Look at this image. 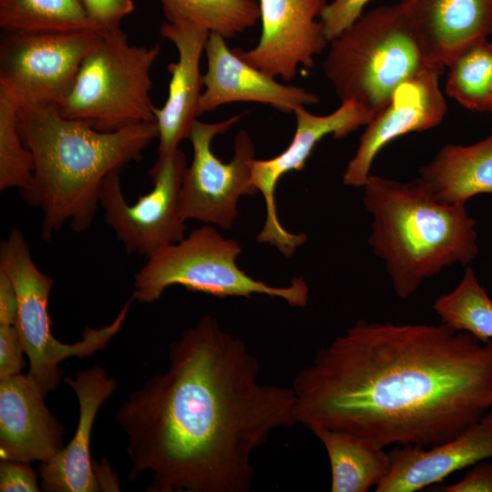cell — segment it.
I'll list each match as a JSON object with an SVG mask.
<instances>
[{
    "mask_svg": "<svg viewBox=\"0 0 492 492\" xmlns=\"http://www.w3.org/2000/svg\"><path fill=\"white\" fill-rule=\"evenodd\" d=\"M0 27L5 32H103L79 0H0Z\"/></svg>",
    "mask_w": 492,
    "mask_h": 492,
    "instance_id": "cell-23",
    "label": "cell"
},
{
    "mask_svg": "<svg viewBox=\"0 0 492 492\" xmlns=\"http://www.w3.org/2000/svg\"><path fill=\"white\" fill-rule=\"evenodd\" d=\"M159 54V45L130 44L122 28L104 32L58 105L60 113L105 132L155 121L150 70Z\"/></svg>",
    "mask_w": 492,
    "mask_h": 492,
    "instance_id": "cell-7",
    "label": "cell"
},
{
    "mask_svg": "<svg viewBox=\"0 0 492 492\" xmlns=\"http://www.w3.org/2000/svg\"><path fill=\"white\" fill-rule=\"evenodd\" d=\"M17 313V299L15 289L0 270V324H15Z\"/></svg>",
    "mask_w": 492,
    "mask_h": 492,
    "instance_id": "cell-33",
    "label": "cell"
},
{
    "mask_svg": "<svg viewBox=\"0 0 492 492\" xmlns=\"http://www.w3.org/2000/svg\"><path fill=\"white\" fill-rule=\"evenodd\" d=\"M436 492H492V463L480 461L458 482L435 487ZM428 490V491H429Z\"/></svg>",
    "mask_w": 492,
    "mask_h": 492,
    "instance_id": "cell-32",
    "label": "cell"
},
{
    "mask_svg": "<svg viewBox=\"0 0 492 492\" xmlns=\"http://www.w3.org/2000/svg\"><path fill=\"white\" fill-rule=\"evenodd\" d=\"M375 492H416L492 457V409L454 437L430 447L398 446Z\"/></svg>",
    "mask_w": 492,
    "mask_h": 492,
    "instance_id": "cell-17",
    "label": "cell"
},
{
    "mask_svg": "<svg viewBox=\"0 0 492 492\" xmlns=\"http://www.w3.org/2000/svg\"><path fill=\"white\" fill-rule=\"evenodd\" d=\"M369 1L333 0L326 4L321 15V21L329 43L362 15L363 10Z\"/></svg>",
    "mask_w": 492,
    "mask_h": 492,
    "instance_id": "cell-28",
    "label": "cell"
},
{
    "mask_svg": "<svg viewBox=\"0 0 492 492\" xmlns=\"http://www.w3.org/2000/svg\"><path fill=\"white\" fill-rule=\"evenodd\" d=\"M64 382L77 398L78 422L70 442L50 460L40 463V487L46 492L100 491L90 456L91 433L97 414L117 389V382L98 364L78 370Z\"/></svg>",
    "mask_w": 492,
    "mask_h": 492,
    "instance_id": "cell-19",
    "label": "cell"
},
{
    "mask_svg": "<svg viewBox=\"0 0 492 492\" xmlns=\"http://www.w3.org/2000/svg\"><path fill=\"white\" fill-rule=\"evenodd\" d=\"M363 188L373 216L368 242L400 299L444 268L466 266L477 255V221L466 205L438 201L422 178L403 182L370 174Z\"/></svg>",
    "mask_w": 492,
    "mask_h": 492,
    "instance_id": "cell-4",
    "label": "cell"
},
{
    "mask_svg": "<svg viewBox=\"0 0 492 492\" xmlns=\"http://www.w3.org/2000/svg\"><path fill=\"white\" fill-rule=\"evenodd\" d=\"M330 44L323 67L336 95L374 115L402 82L427 67L399 4L362 14Z\"/></svg>",
    "mask_w": 492,
    "mask_h": 492,
    "instance_id": "cell-5",
    "label": "cell"
},
{
    "mask_svg": "<svg viewBox=\"0 0 492 492\" xmlns=\"http://www.w3.org/2000/svg\"><path fill=\"white\" fill-rule=\"evenodd\" d=\"M297 424L430 447L492 409V340L360 319L294 376Z\"/></svg>",
    "mask_w": 492,
    "mask_h": 492,
    "instance_id": "cell-2",
    "label": "cell"
},
{
    "mask_svg": "<svg viewBox=\"0 0 492 492\" xmlns=\"http://www.w3.org/2000/svg\"><path fill=\"white\" fill-rule=\"evenodd\" d=\"M19 105L0 91V190L31 185L35 160L26 147L17 126Z\"/></svg>",
    "mask_w": 492,
    "mask_h": 492,
    "instance_id": "cell-27",
    "label": "cell"
},
{
    "mask_svg": "<svg viewBox=\"0 0 492 492\" xmlns=\"http://www.w3.org/2000/svg\"><path fill=\"white\" fill-rule=\"evenodd\" d=\"M168 22L190 21L225 39L253 27L257 0H159Z\"/></svg>",
    "mask_w": 492,
    "mask_h": 492,
    "instance_id": "cell-24",
    "label": "cell"
},
{
    "mask_svg": "<svg viewBox=\"0 0 492 492\" xmlns=\"http://www.w3.org/2000/svg\"><path fill=\"white\" fill-rule=\"evenodd\" d=\"M419 175L442 203L466 205L477 195H492V133L469 146L445 145Z\"/></svg>",
    "mask_w": 492,
    "mask_h": 492,
    "instance_id": "cell-21",
    "label": "cell"
},
{
    "mask_svg": "<svg viewBox=\"0 0 492 492\" xmlns=\"http://www.w3.org/2000/svg\"><path fill=\"white\" fill-rule=\"evenodd\" d=\"M433 309L453 331L471 333L483 343L492 340V301L470 267L453 291L435 301Z\"/></svg>",
    "mask_w": 492,
    "mask_h": 492,
    "instance_id": "cell-25",
    "label": "cell"
},
{
    "mask_svg": "<svg viewBox=\"0 0 492 492\" xmlns=\"http://www.w3.org/2000/svg\"><path fill=\"white\" fill-rule=\"evenodd\" d=\"M490 105H491L490 112H492V79H491V85H490Z\"/></svg>",
    "mask_w": 492,
    "mask_h": 492,
    "instance_id": "cell-35",
    "label": "cell"
},
{
    "mask_svg": "<svg viewBox=\"0 0 492 492\" xmlns=\"http://www.w3.org/2000/svg\"><path fill=\"white\" fill-rule=\"evenodd\" d=\"M104 32H5L0 45V91L19 107L59 105L70 92L82 61Z\"/></svg>",
    "mask_w": 492,
    "mask_h": 492,
    "instance_id": "cell-9",
    "label": "cell"
},
{
    "mask_svg": "<svg viewBox=\"0 0 492 492\" xmlns=\"http://www.w3.org/2000/svg\"><path fill=\"white\" fill-rule=\"evenodd\" d=\"M187 167L186 155L179 149L157 158L149 170L153 188L134 204L125 199L119 171L106 178L99 206L104 210L105 221L128 254L148 257L185 238L187 226L180 215L179 194Z\"/></svg>",
    "mask_w": 492,
    "mask_h": 492,
    "instance_id": "cell-11",
    "label": "cell"
},
{
    "mask_svg": "<svg viewBox=\"0 0 492 492\" xmlns=\"http://www.w3.org/2000/svg\"><path fill=\"white\" fill-rule=\"evenodd\" d=\"M242 115L216 123L194 121L188 137L193 156L179 194V210L185 221L192 219L228 230L239 215L240 198L259 192L251 183L255 147L245 129L234 138V155L230 162L221 161L211 149L212 139L228 131Z\"/></svg>",
    "mask_w": 492,
    "mask_h": 492,
    "instance_id": "cell-10",
    "label": "cell"
},
{
    "mask_svg": "<svg viewBox=\"0 0 492 492\" xmlns=\"http://www.w3.org/2000/svg\"><path fill=\"white\" fill-rule=\"evenodd\" d=\"M427 67L443 70L472 43L492 36L490 0H400Z\"/></svg>",
    "mask_w": 492,
    "mask_h": 492,
    "instance_id": "cell-16",
    "label": "cell"
},
{
    "mask_svg": "<svg viewBox=\"0 0 492 492\" xmlns=\"http://www.w3.org/2000/svg\"><path fill=\"white\" fill-rule=\"evenodd\" d=\"M27 374L0 379V458L31 463L50 460L66 445L65 428Z\"/></svg>",
    "mask_w": 492,
    "mask_h": 492,
    "instance_id": "cell-18",
    "label": "cell"
},
{
    "mask_svg": "<svg viewBox=\"0 0 492 492\" xmlns=\"http://www.w3.org/2000/svg\"><path fill=\"white\" fill-rule=\"evenodd\" d=\"M159 31L178 51V60L168 67L171 78L167 100L155 111L159 130L157 158H163L179 149L182 139L188 138L197 119L203 87L200 62L210 33L190 21H165Z\"/></svg>",
    "mask_w": 492,
    "mask_h": 492,
    "instance_id": "cell-20",
    "label": "cell"
},
{
    "mask_svg": "<svg viewBox=\"0 0 492 492\" xmlns=\"http://www.w3.org/2000/svg\"><path fill=\"white\" fill-rule=\"evenodd\" d=\"M0 270L16 294L15 326L29 359L27 375L45 395L57 388L63 375L59 364L64 360L89 357L110 343L121 330L134 302L130 297L110 323L100 328L86 327L80 341L64 343L55 338L50 329L48 301L54 281L37 268L29 243L17 228H13L1 241Z\"/></svg>",
    "mask_w": 492,
    "mask_h": 492,
    "instance_id": "cell-8",
    "label": "cell"
},
{
    "mask_svg": "<svg viewBox=\"0 0 492 492\" xmlns=\"http://www.w3.org/2000/svg\"><path fill=\"white\" fill-rule=\"evenodd\" d=\"M23 353L15 324H0V379L21 373Z\"/></svg>",
    "mask_w": 492,
    "mask_h": 492,
    "instance_id": "cell-31",
    "label": "cell"
},
{
    "mask_svg": "<svg viewBox=\"0 0 492 492\" xmlns=\"http://www.w3.org/2000/svg\"><path fill=\"white\" fill-rule=\"evenodd\" d=\"M41 490L36 474L30 466V463L1 460V492H39Z\"/></svg>",
    "mask_w": 492,
    "mask_h": 492,
    "instance_id": "cell-30",
    "label": "cell"
},
{
    "mask_svg": "<svg viewBox=\"0 0 492 492\" xmlns=\"http://www.w3.org/2000/svg\"><path fill=\"white\" fill-rule=\"evenodd\" d=\"M97 479L98 481L100 490L107 491H118V482L113 477V471L104 460L103 464L97 466H94Z\"/></svg>",
    "mask_w": 492,
    "mask_h": 492,
    "instance_id": "cell-34",
    "label": "cell"
},
{
    "mask_svg": "<svg viewBox=\"0 0 492 492\" xmlns=\"http://www.w3.org/2000/svg\"><path fill=\"white\" fill-rule=\"evenodd\" d=\"M89 18L103 31L121 28L122 20L134 11L133 0H79Z\"/></svg>",
    "mask_w": 492,
    "mask_h": 492,
    "instance_id": "cell-29",
    "label": "cell"
},
{
    "mask_svg": "<svg viewBox=\"0 0 492 492\" xmlns=\"http://www.w3.org/2000/svg\"><path fill=\"white\" fill-rule=\"evenodd\" d=\"M490 1H491V3H492V0H490Z\"/></svg>",
    "mask_w": 492,
    "mask_h": 492,
    "instance_id": "cell-36",
    "label": "cell"
},
{
    "mask_svg": "<svg viewBox=\"0 0 492 492\" xmlns=\"http://www.w3.org/2000/svg\"><path fill=\"white\" fill-rule=\"evenodd\" d=\"M447 67L446 94L470 110L490 112L492 44L487 38L472 43Z\"/></svg>",
    "mask_w": 492,
    "mask_h": 492,
    "instance_id": "cell-26",
    "label": "cell"
},
{
    "mask_svg": "<svg viewBox=\"0 0 492 492\" xmlns=\"http://www.w3.org/2000/svg\"><path fill=\"white\" fill-rule=\"evenodd\" d=\"M17 126L35 160L32 183L22 194L42 210L46 241L67 223L75 232L88 230L106 178L139 160L159 137L156 121L99 131L65 118L56 104L20 107Z\"/></svg>",
    "mask_w": 492,
    "mask_h": 492,
    "instance_id": "cell-3",
    "label": "cell"
},
{
    "mask_svg": "<svg viewBox=\"0 0 492 492\" xmlns=\"http://www.w3.org/2000/svg\"><path fill=\"white\" fill-rule=\"evenodd\" d=\"M330 462L332 492H365L376 487L390 470V456L374 442L354 434L319 429Z\"/></svg>",
    "mask_w": 492,
    "mask_h": 492,
    "instance_id": "cell-22",
    "label": "cell"
},
{
    "mask_svg": "<svg viewBox=\"0 0 492 492\" xmlns=\"http://www.w3.org/2000/svg\"><path fill=\"white\" fill-rule=\"evenodd\" d=\"M442 72L425 67L395 89L387 105L366 125L343 172L344 185L364 187L376 155L384 146L409 132L431 129L443 120L446 101L439 87Z\"/></svg>",
    "mask_w": 492,
    "mask_h": 492,
    "instance_id": "cell-14",
    "label": "cell"
},
{
    "mask_svg": "<svg viewBox=\"0 0 492 492\" xmlns=\"http://www.w3.org/2000/svg\"><path fill=\"white\" fill-rule=\"evenodd\" d=\"M241 253L235 240L222 237L212 225L205 224L146 257L135 274L131 297L140 303H152L169 287L179 285L217 298L261 294L282 299L292 307L308 303L310 289L302 277L282 287L255 280L237 265Z\"/></svg>",
    "mask_w": 492,
    "mask_h": 492,
    "instance_id": "cell-6",
    "label": "cell"
},
{
    "mask_svg": "<svg viewBox=\"0 0 492 492\" xmlns=\"http://www.w3.org/2000/svg\"><path fill=\"white\" fill-rule=\"evenodd\" d=\"M292 113L296 128L289 146L273 158L255 159L251 169V183L262 194L266 206L265 222L257 241L276 247L286 257H292L307 237L302 232L288 231L281 223L275 200L279 180L290 171L302 170L324 137L332 135L335 139L343 138L361 126H366L375 116L354 100L342 101L336 110L324 116L312 114L304 106L298 107Z\"/></svg>",
    "mask_w": 492,
    "mask_h": 492,
    "instance_id": "cell-12",
    "label": "cell"
},
{
    "mask_svg": "<svg viewBox=\"0 0 492 492\" xmlns=\"http://www.w3.org/2000/svg\"><path fill=\"white\" fill-rule=\"evenodd\" d=\"M204 52L207 70L203 75L205 88L199 100L198 117L232 102L265 104L283 113H292L298 107L319 102L316 94L301 87L282 84L241 60L218 34H210Z\"/></svg>",
    "mask_w": 492,
    "mask_h": 492,
    "instance_id": "cell-15",
    "label": "cell"
},
{
    "mask_svg": "<svg viewBox=\"0 0 492 492\" xmlns=\"http://www.w3.org/2000/svg\"><path fill=\"white\" fill-rule=\"evenodd\" d=\"M325 0H260L261 35L251 49L232 51L256 69L283 81L292 80L299 67L314 66V56L326 47L322 21Z\"/></svg>",
    "mask_w": 492,
    "mask_h": 492,
    "instance_id": "cell-13",
    "label": "cell"
},
{
    "mask_svg": "<svg viewBox=\"0 0 492 492\" xmlns=\"http://www.w3.org/2000/svg\"><path fill=\"white\" fill-rule=\"evenodd\" d=\"M261 365L211 315L169 343L165 372L118 409L129 479L152 475L149 492H248L253 454L297 424L292 386L260 381Z\"/></svg>",
    "mask_w": 492,
    "mask_h": 492,
    "instance_id": "cell-1",
    "label": "cell"
}]
</instances>
